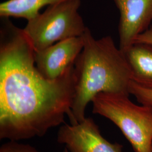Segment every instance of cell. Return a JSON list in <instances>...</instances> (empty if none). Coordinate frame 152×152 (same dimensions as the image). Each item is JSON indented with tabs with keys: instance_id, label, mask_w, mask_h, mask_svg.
Here are the masks:
<instances>
[{
	"instance_id": "52a82bcc",
	"label": "cell",
	"mask_w": 152,
	"mask_h": 152,
	"mask_svg": "<svg viewBox=\"0 0 152 152\" xmlns=\"http://www.w3.org/2000/svg\"><path fill=\"white\" fill-rule=\"evenodd\" d=\"M120 14V49L125 51L149 28L152 21V0H114Z\"/></svg>"
},
{
	"instance_id": "4fadbf2b",
	"label": "cell",
	"mask_w": 152,
	"mask_h": 152,
	"mask_svg": "<svg viewBox=\"0 0 152 152\" xmlns=\"http://www.w3.org/2000/svg\"><path fill=\"white\" fill-rule=\"evenodd\" d=\"M63 152H69V151H68V150L67 149V148H64V151H63Z\"/></svg>"
},
{
	"instance_id": "30bf717a",
	"label": "cell",
	"mask_w": 152,
	"mask_h": 152,
	"mask_svg": "<svg viewBox=\"0 0 152 152\" xmlns=\"http://www.w3.org/2000/svg\"><path fill=\"white\" fill-rule=\"evenodd\" d=\"M129 92L141 104L152 107V88L143 86L132 80L129 85Z\"/></svg>"
},
{
	"instance_id": "7c38bea8",
	"label": "cell",
	"mask_w": 152,
	"mask_h": 152,
	"mask_svg": "<svg viewBox=\"0 0 152 152\" xmlns=\"http://www.w3.org/2000/svg\"><path fill=\"white\" fill-rule=\"evenodd\" d=\"M136 43L152 44V27H150L147 31L136 37L134 44Z\"/></svg>"
},
{
	"instance_id": "5b68a950",
	"label": "cell",
	"mask_w": 152,
	"mask_h": 152,
	"mask_svg": "<svg viewBox=\"0 0 152 152\" xmlns=\"http://www.w3.org/2000/svg\"><path fill=\"white\" fill-rule=\"evenodd\" d=\"M57 141L64 145L69 152H122L123 148L121 144L105 139L91 118L74 125H61Z\"/></svg>"
},
{
	"instance_id": "9c48e42d",
	"label": "cell",
	"mask_w": 152,
	"mask_h": 152,
	"mask_svg": "<svg viewBox=\"0 0 152 152\" xmlns=\"http://www.w3.org/2000/svg\"><path fill=\"white\" fill-rule=\"evenodd\" d=\"M63 0H7L0 5V16L21 18L28 21L40 13L39 10L46 6H50Z\"/></svg>"
},
{
	"instance_id": "6da1fadb",
	"label": "cell",
	"mask_w": 152,
	"mask_h": 152,
	"mask_svg": "<svg viewBox=\"0 0 152 152\" xmlns=\"http://www.w3.org/2000/svg\"><path fill=\"white\" fill-rule=\"evenodd\" d=\"M23 30L4 22L0 41V139L42 137L64 124L75 93L74 65L51 80L38 71Z\"/></svg>"
},
{
	"instance_id": "7a4b0ae2",
	"label": "cell",
	"mask_w": 152,
	"mask_h": 152,
	"mask_svg": "<svg viewBox=\"0 0 152 152\" xmlns=\"http://www.w3.org/2000/svg\"><path fill=\"white\" fill-rule=\"evenodd\" d=\"M84 45L75 61V93L71 124L85 119V109L92 99L101 92L130 95L132 72L125 53L110 36L95 39L87 28L83 34Z\"/></svg>"
},
{
	"instance_id": "3957f363",
	"label": "cell",
	"mask_w": 152,
	"mask_h": 152,
	"mask_svg": "<svg viewBox=\"0 0 152 152\" xmlns=\"http://www.w3.org/2000/svg\"><path fill=\"white\" fill-rule=\"evenodd\" d=\"M92 112L116 125L135 152H152V107L138 105L129 95L101 92L91 101Z\"/></svg>"
},
{
	"instance_id": "277c9868",
	"label": "cell",
	"mask_w": 152,
	"mask_h": 152,
	"mask_svg": "<svg viewBox=\"0 0 152 152\" xmlns=\"http://www.w3.org/2000/svg\"><path fill=\"white\" fill-rule=\"evenodd\" d=\"M80 5L81 0H63L28 21L23 30L35 51L83 34L87 27L78 12Z\"/></svg>"
},
{
	"instance_id": "8fae6325",
	"label": "cell",
	"mask_w": 152,
	"mask_h": 152,
	"mask_svg": "<svg viewBox=\"0 0 152 152\" xmlns=\"http://www.w3.org/2000/svg\"><path fill=\"white\" fill-rule=\"evenodd\" d=\"M0 152H39L34 147L29 145L10 140L2 144Z\"/></svg>"
},
{
	"instance_id": "ba28073f",
	"label": "cell",
	"mask_w": 152,
	"mask_h": 152,
	"mask_svg": "<svg viewBox=\"0 0 152 152\" xmlns=\"http://www.w3.org/2000/svg\"><path fill=\"white\" fill-rule=\"evenodd\" d=\"M124 53L132 72V80L152 88V44H133Z\"/></svg>"
},
{
	"instance_id": "8992f818",
	"label": "cell",
	"mask_w": 152,
	"mask_h": 152,
	"mask_svg": "<svg viewBox=\"0 0 152 152\" xmlns=\"http://www.w3.org/2000/svg\"><path fill=\"white\" fill-rule=\"evenodd\" d=\"M84 45L83 35L66 39L35 51V64L46 78L54 80L74 65Z\"/></svg>"
}]
</instances>
